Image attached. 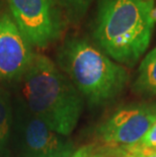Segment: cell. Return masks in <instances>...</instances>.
Wrapping results in <instances>:
<instances>
[{
  "mask_svg": "<svg viewBox=\"0 0 156 157\" xmlns=\"http://www.w3.org/2000/svg\"><path fill=\"white\" fill-rule=\"evenodd\" d=\"M17 82V94L39 119L58 134L71 135L83 111L84 98L51 59L36 53Z\"/></svg>",
  "mask_w": 156,
  "mask_h": 157,
  "instance_id": "1",
  "label": "cell"
},
{
  "mask_svg": "<svg viewBox=\"0 0 156 157\" xmlns=\"http://www.w3.org/2000/svg\"><path fill=\"white\" fill-rule=\"evenodd\" d=\"M155 0H98L93 38L119 64L134 66L144 55L154 29Z\"/></svg>",
  "mask_w": 156,
  "mask_h": 157,
  "instance_id": "2",
  "label": "cell"
},
{
  "mask_svg": "<svg viewBox=\"0 0 156 157\" xmlns=\"http://www.w3.org/2000/svg\"><path fill=\"white\" fill-rule=\"evenodd\" d=\"M57 66L92 105L117 98L129 79L127 69L82 38H69L63 43L57 53Z\"/></svg>",
  "mask_w": 156,
  "mask_h": 157,
  "instance_id": "3",
  "label": "cell"
},
{
  "mask_svg": "<svg viewBox=\"0 0 156 157\" xmlns=\"http://www.w3.org/2000/svg\"><path fill=\"white\" fill-rule=\"evenodd\" d=\"M76 150L71 141L50 129L22 101L13 99L11 154L14 157H71Z\"/></svg>",
  "mask_w": 156,
  "mask_h": 157,
  "instance_id": "4",
  "label": "cell"
},
{
  "mask_svg": "<svg viewBox=\"0 0 156 157\" xmlns=\"http://www.w3.org/2000/svg\"><path fill=\"white\" fill-rule=\"evenodd\" d=\"M10 15L35 48L45 49L60 38L63 13L55 0H8Z\"/></svg>",
  "mask_w": 156,
  "mask_h": 157,
  "instance_id": "5",
  "label": "cell"
},
{
  "mask_svg": "<svg viewBox=\"0 0 156 157\" xmlns=\"http://www.w3.org/2000/svg\"><path fill=\"white\" fill-rule=\"evenodd\" d=\"M156 122V102L123 106L102 123L97 135L108 146L137 144Z\"/></svg>",
  "mask_w": 156,
  "mask_h": 157,
  "instance_id": "6",
  "label": "cell"
},
{
  "mask_svg": "<svg viewBox=\"0 0 156 157\" xmlns=\"http://www.w3.org/2000/svg\"><path fill=\"white\" fill-rule=\"evenodd\" d=\"M11 17L0 14V81L17 82L29 67L36 53Z\"/></svg>",
  "mask_w": 156,
  "mask_h": 157,
  "instance_id": "7",
  "label": "cell"
},
{
  "mask_svg": "<svg viewBox=\"0 0 156 157\" xmlns=\"http://www.w3.org/2000/svg\"><path fill=\"white\" fill-rule=\"evenodd\" d=\"M13 99L7 89L0 86V157H11Z\"/></svg>",
  "mask_w": 156,
  "mask_h": 157,
  "instance_id": "8",
  "label": "cell"
},
{
  "mask_svg": "<svg viewBox=\"0 0 156 157\" xmlns=\"http://www.w3.org/2000/svg\"><path fill=\"white\" fill-rule=\"evenodd\" d=\"M134 86L141 93L156 95V48L152 49L141 61Z\"/></svg>",
  "mask_w": 156,
  "mask_h": 157,
  "instance_id": "9",
  "label": "cell"
},
{
  "mask_svg": "<svg viewBox=\"0 0 156 157\" xmlns=\"http://www.w3.org/2000/svg\"><path fill=\"white\" fill-rule=\"evenodd\" d=\"M66 19L71 23H78L87 13L93 0H55Z\"/></svg>",
  "mask_w": 156,
  "mask_h": 157,
  "instance_id": "10",
  "label": "cell"
},
{
  "mask_svg": "<svg viewBox=\"0 0 156 157\" xmlns=\"http://www.w3.org/2000/svg\"><path fill=\"white\" fill-rule=\"evenodd\" d=\"M71 157H108V155L96 149L93 145H85L76 150Z\"/></svg>",
  "mask_w": 156,
  "mask_h": 157,
  "instance_id": "11",
  "label": "cell"
},
{
  "mask_svg": "<svg viewBox=\"0 0 156 157\" xmlns=\"http://www.w3.org/2000/svg\"><path fill=\"white\" fill-rule=\"evenodd\" d=\"M130 147V155L136 157H156V150L154 148H147L139 143L131 145Z\"/></svg>",
  "mask_w": 156,
  "mask_h": 157,
  "instance_id": "12",
  "label": "cell"
},
{
  "mask_svg": "<svg viewBox=\"0 0 156 157\" xmlns=\"http://www.w3.org/2000/svg\"><path fill=\"white\" fill-rule=\"evenodd\" d=\"M139 144L147 148H156V122L146 133V135L139 142Z\"/></svg>",
  "mask_w": 156,
  "mask_h": 157,
  "instance_id": "13",
  "label": "cell"
},
{
  "mask_svg": "<svg viewBox=\"0 0 156 157\" xmlns=\"http://www.w3.org/2000/svg\"><path fill=\"white\" fill-rule=\"evenodd\" d=\"M152 19H153V21L154 23H156V2H155V4H154V7L153 9H152Z\"/></svg>",
  "mask_w": 156,
  "mask_h": 157,
  "instance_id": "14",
  "label": "cell"
},
{
  "mask_svg": "<svg viewBox=\"0 0 156 157\" xmlns=\"http://www.w3.org/2000/svg\"><path fill=\"white\" fill-rule=\"evenodd\" d=\"M127 157H136V156H134V155H130V154H128V155H127Z\"/></svg>",
  "mask_w": 156,
  "mask_h": 157,
  "instance_id": "15",
  "label": "cell"
},
{
  "mask_svg": "<svg viewBox=\"0 0 156 157\" xmlns=\"http://www.w3.org/2000/svg\"><path fill=\"white\" fill-rule=\"evenodd\" d=\"M154 149H155V150H156V148H154Z\"/></svg>",
  "mask_w": 156,
  "mask_h": 157,
  "instance_id": "16",
  "label": "cell"
}]
</instances>
